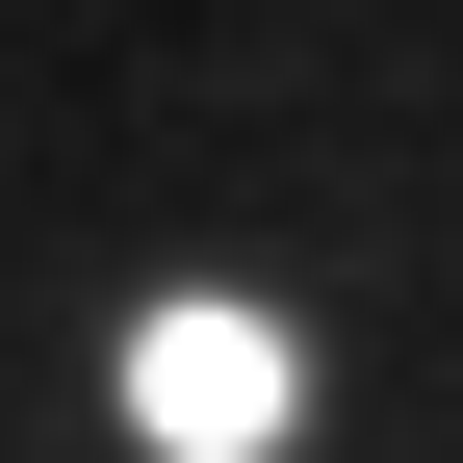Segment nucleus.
<instances>
[{"mask_svg":"<svg viewBox=\"0 0 463 463\" xmlns=\"http://www.w3.org/2000/svg\"><path fill=\"white\" fill-rule=\"evenodd\" d=\"M129 438H155V463H258V438H283V335H258V309H155V335H129Z\"/></svg>","mask_w":463,"mask_h":463,"instance_id":"1","label":"nucleus"}]
</instances>
